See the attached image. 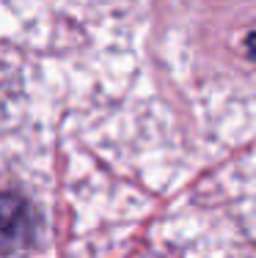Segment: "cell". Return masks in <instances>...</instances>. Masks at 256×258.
Here are the masks:
<instances>
[{
  "label": "cell",
  "mask_w": 256,
  "mask_h": 258,
  "mask_svg": "<svg viewBox=\"0 0 256 258\" xmlns=\"http://www.w3.org/2000/svg\"><path fill=\"white\" fill-rule=\"evenodd\" d=\"M242 50H245V58L251 60V63H256V30L245 36V44H242Z\"/></svg>",
  "instance_id": "2"
},
{
  "label": "cell",
  "mask_w": 256,
  "mask_h": 258,
  "mask_svg": "<svg viewBox=\"0 0 256 258\" xmlns=\"http://www.w3.org/2000/svg\"><path fill=\"white\" fill-rule=\"evenodd\" d=\"M39 214L20 192H0V255L22 253L33 244Z\"/></svg>",
  "instance_id": "1"
}]
</instances>
